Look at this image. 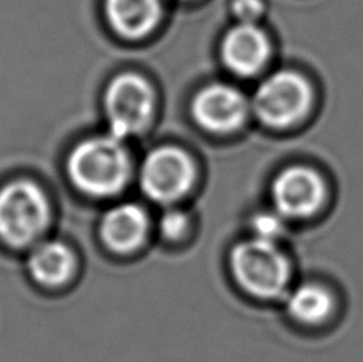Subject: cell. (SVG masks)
<instances>
[{
  "mask_svg": "<svg viewBox=\"0 0 363 362\" xmlns=\"http://www.w3.org/2000/svg\"><path fill=\"white\" fill-rule=\"evenodd\" d=\"M110 134L118 139L134 138L148 126L155 107V94L144 77L121 74L110 82L104 98Z\"/></svg>",
  "mask_w": 363,
  "mask_h": 362,
  "instance_id": "5",
  "label": "cell"
},
{
  "mask_svg": "<svg viewBox=\"0 0 363 362\" xmlns=\"http://www.w3.org/2000/svg\"><path fill=\"white\" fill-rule=\"evenodd\" d=\"M196 180L190 155L179 147L164 146L147 155L140 166L139 182L147 198L158 204H172L193 189Z\"/></svg>",
  "mask_w": 363,
  "mask_h": 362,
  "instance_id": "6",
  "label": "cell"
},
{
  "mask_svg": "<svg viewBox=\"0 0 363 362\" xmlns=\"http://www.w3.org/2000/svg\"><path fill=\"white\" fill-rule=\"evenodd\" d=\"M233 10L241 23H255V19L262 15L263 4L262 0H235Z\"/></svg>",
  "mask_w": 363,
  "mask_h": 362,
  "instance_id": "16",
  "label": "cell"
},
{
  "mask_svg": "<svg viewBox=\"0 0 363 362\" xmlns=\"http://www.w3.org/2000/svg\"><path fill=\"white\" fill-rule=\"evenodd\" d=\"M74 185L91 197H112L125 187L131 160L121 139L96 136L77 146L67 161Z\"/></svg>",
  "mask_w": 363,
  "mask_h": 362,
  "instance_id": "1",
  "label": "cell"
},
{
  "mask_svg": "<svg viewBox=\"0 0 363 362\" xmlns=\"http://www.w3.org/2000/svg\"><path fill=\"white\" fill-rule=\"evenodd\" d=\"M148 219L138 204L125 203L110 209L101 222V236L110 249L128 252L145 240Z\"/></svg>",
  "mask_w": 363,
  "mask_h": 362,
  "instance_id": "11",
  "label": "cell"
},
{
  "mask_svg": "<svg viewBox=\"0 0 363 362\" xmlns=\"http://www.w3.org/2000/svg\"><path fill=\"white\" fill-rule=\"evenodd\" d=\"M190 229V219L184 211L169 208L160 219V230L164 238L171 241H177L186 235Z\"/></svg>",
  "mask_w": 363,
  "mask_h": 362,
  "instance_id": "15",
  "label": "cell"
},
{
  "mask_svg": "<svg viewBox=\"0 0 363 362\" xmlns=\"http://www.w3.org/2000/svg\"><path fill=\"white\" fill-rule=\"evenodd\" d=\"M272 209L287 221H304L319 212L327 202V184L308 166L285 168L271 185Z\"/></svg>",
  "mask_w": 363,
  "mask_h": 362,
  "instance_id": "7",
  "label": "cell"
},
{
  "mask_svg": "<svg viewBox=\"0 0 363 362\" xmlns=\"http://www.w3.org/2000/svg\"><path fill=\"white\" fill-rule=\"evenodd\" d=\"M311 104L313 89L306 79L291 70H281L260 83L252 109L263 125L285 129L303 120Z\"/></svg>",
  "mask_w": 363,
  "mask_h": 362,
  "instance_id": "3",
  "label": "cell"
},
{
  "mask_svg": "<svg viewBox=\"0 0 363 362\" xmlns=\"http://www.w3.org/2000/svg\"><path fill=\"white\" fill-rule=\"evenodd\" d=\"M191 114L204 131L228 134L241 128L247 120L249 102L235 87L216 83L194 96Z\"/></svg>",
  "mask_w": 363,
  "mask_h": 362,
  "instance_id": "8",
  "label": "cell"
},
{
  "mask_svg": "<svg viewBox=\"0 0 363 362\" xmlns=\"http://www.w3.org/2000/svg\"><path fill=\"white\" fill-rule=\"evenodd\" d=\"M335 299L319 283H303L285 294V309L294 321L304 326H320L333 313Z\"/></svg>",
  "mask_w": 363,
  "mask_h": 362,
  "instance_id": "12",
  "label": "cell"
},
{
  "mask_svg": "<svg viewBox=\"0 0 363 362\" xmlns=\"http://www.w3.org/2000/svg\"><path fill=\"white\" fill-rule=\"evenodd\" d=\"M228 265L233 280L254 299L276 300L289 292L291 263L277 243L254 236L239 241L230 251Z\"/></svg>",
  "mask_w": 363,
  "mask_h": 362,
  "instance_id": "2",
  "label": "cell"
},
{
  "mask_svg": "<svg viewBox=\"0 0 363 362\" xmlns=\"http://www.w3.org/2000/svg\"><path fill=\"white\" fill-rule=\"evenodd\" d=\"M287 219H284L274 209L255 212L250 219L252 236L263 241L277 243L287 231Z\"/></svg>",
  "mask_w": 363,
  "mask_h": 362,
  "instance_id": "14",
  "label": "cell"
},
{
  "mask_svg": "<svg viewBox=\"0 0 363 362\" xmlns=\"http://www.w3.org/2000/svg\"><path fill=\"white\" fill-rule=\"evenodd\" d=\"M268 57V38L254 23H239L223 38L222 60L233 74L255 75L263 69Z\"/></svg>",
  "mask_w": 363,
  "mask_h": 362,
  "instance_id": "9",
  "label": "cell"
},
{
  "mask_svg": "<svg viewBox=\"0 0 363 362\" xmlns=\"http://www.w3.org/2000/svg\"><path fill=\"white\" fill-rule=\"evenodd\" d=\"M48 224V202L40 187L16 180L0 189V238L11 246L37 240Z\"/></svg>",
  "mask_w": 363,
  "mask_h": 362,
  "instance_id": "4",
  "label": "cell"
},
{
  "mask_svg": "<svg viewBox=\"0 0 363 362\" xmlns=\"http://www.w3.org/2000/svg\"><path fill=\"white\" fill-rule=\"evenodd\" d=\"M106 13L116 34L138 40L158 26L163 0H106Z\"/></svg>",
  "mask_w": 363,
  "mask_h": 362,
  "instance_id": "10",
  "label": "cell"
},
{
  "mask_svg": "<svg viewBox=\"0 0 363 362\" xmlns=\"http://www.w3.org/2000/svg\"><path fill=\"white\" fill-rule=\"evenodd\" d=\"M74 256L66 244L47 241L38 244L32 251L28 268L32 276L42 286H60L66 283L74 271Z\"/></svg>",
  "mask_w": 363,
  "mask_h": 362,
  "instance_id": "13",
  "label": "cell"
}]
</instances>
